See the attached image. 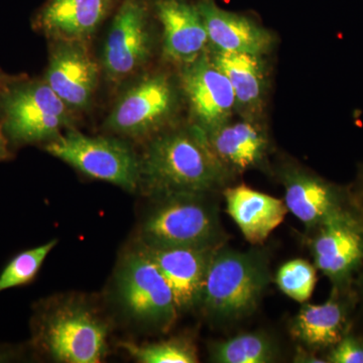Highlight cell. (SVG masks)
I'll use <instances>...</instances> for the list:
<instances>
[{
  "label": "cell",
  "instance_id": "obj_1",
  "mask_svg": "<svg viewBox=\"0 0 363 363\" xmlns=\"http://www.w3.org/2000/svg\"><path fill=\"white\" fill-rule=\"evenodd\" d=\"M229 175L206 133L191 123L152 136L140 156V188L156 198L207 195L221 188Z\"/></svg>",
  "mask_w": 363,
  "mask_h": 363
},
{
  "label": "cell",
  "instance_id": "obj_2",
  "mask_svg": "<svg viewBox=\"0 0 363 363\" xmlns=\"http://www.w3.org/2000/svg\"><path fill=\"white\" fill-rule=\"evenodd\" d=\"M183 104L178 74L147 69L118 90L104 128L113 135L147 142L176 125Z\"/></svg>",
  "mask_w": 363,
  "mask_h": 363
},
{
  "label": "cell",
  "instance_id": "obj_3",
  "mask_svg": "<svg viewBox=\"0 0 363 363\" xmlns=\"http://www.w3.org/2000/svg\"><path fill=\"white\" fill-rule=\"evenodd\" d=\"M75 116L44 78L21 74L0 88V123L11 147L51 142L74 128Z\"/></svg>",
  "mask_w": 363,
  "mask_h": 363
},
{
  "label": "cell",
  "instance_id": "obj_4",
  "mask_svg": "<svg viewBox=\"0 0 363 363\" xmlns=\"http://www.w3.org/2000/svg\"><path fill=\"white\" fill-rule=\"evenodd\" d=\"M259 252L218 247L208 266L200 307L216 321L252 314L269 283L267 262Z\"/></svg>",
  "mask_w": 363,
  "mask_h": 363
},
{
  "label": "cell",
  "instance_id": "obj_5",
  "mask_svg": "<svg viewBox=\"0 0 363 363\" xmlns=\"http://www.w3.org/2000/svg\"><path fill=\"white\" fill-rule=\"evenodd\" d=\"M159 21L155 0H121L112 13L99 61L114 89L147 70L156 54Z\"/></svg>",
  "mask_w": 363,
  "mask_h": 363
},
{
  "label": "cell",
  "instance_id": "obj_6",
  "mask_svg": "<svg viewBox=\"0 0 363 363\" xmlns=\"http://www.w3.org/2000/svg\"><path fill=\"white\" fill-rule=\"evenodd\" d=\"M35 329V345L58 362L97 363L108 352V326L85 303L69 301L47 310Z\"/></svg>",
  "mask_w": 363,
  "mask_h": 363
},
{
  "label": "cell",
  "instance_id": "obj_7",
  "mask_svg": "<svg viewBox=\"0 0 363 363\" xmlns=\"http://www.w3.org/2000/svg\"><path fill=\"white\" fill-rule=\"evenodd\" d=\"M206 195L177 194L160 203L143 221L140 243L150 247H219L218 214Z\"/></svg>",
  "mask_w": 363,
  "mask_h": 363
},
{
  "label": "cell",
  "instance_id": "obj_8",
  "mask_svg": "<svg viewBox=\"0 0 363 363\" xmlns=\"http://www.w3.org/2000/svg\"><path fill=\"white\" fill-rule=\"evenodd\" d=\"M44 149L91 178L130 192L140 188V156L123 140L88 136L71 128L45 143Z\"/></svg>",
  "mask_w": 363,
  "mask_h": 363
},
{
  "label": "cell",
  "instance_id": "obj_9",
  "mask_svg": "<svg viewBox=\"0 0 363 363\" xmlns=\"http://www.w3.org/2000/svg\"><path fill=\"white\" fill-rule=\"evenodd\" d=\"M121 304L135 321L168 331L178 317L173 293L152 259L136 247L124 255L116 276Z\"/></svg>",
  "mask_w": 363,
  "mask_h": 363
},
{
  "label": "cell",
  "instance_id": "obj_10",
  "mask_svg": "<svg viewBox=\"0 0 363 363\" xmlns=\"http://www.w3.org/2000/svg\"><path fill=\"white\" fill-rule=\"evenodd\" d=\"M312 234L310 248L316 269L330 279L332 288L352 291L363 266V229L350 203Z\"/></svg>",
  "mask_w": 363,
  "mask_h": 363
},
{
  "label": "cell",
  "instance_id": "obj_11",
  "mask_svg": "<svg viewBox=\"0 0 363 363\" xmlns=\"http://www.w3.org/2000/svg\"><path fill=\"white\" fill-rule=\"evenodd\" d=\"M91 43L51 40L44 78L74 113L87 111L102 77L101 64Z\"/></svg>",
  "mask_w": 363,
  "mask_h": 363
},
{
  "label": "cell",
  "instance_id": "obj_12",
  "mask_svg": "<svg viewBox=\"0 0 363 363\" xmlns=\"http://www.w3.org/2000/svg\"><path fill=\"white\" fill-rule=\"evenodd\" d=\"M178 69L191 123L208 135L231 121L236 111L233 86L210 58L209 51Z\"/></svg>",
  "mask_w": 363,
  "mask_h": 363
},
{
  "label": "cell",
  "instance_id": "obj_13",
  "mask_svg": "<svg viewBox=\"0 0 363 363\" xmlns=\"http://www.w3.org/2000/svg\"><path fill=\"white\" fill-rule=\"evenodd\" d=\"M289 211L313 233L350 204L348 188L325 180L304 168L288 164L279 172Z\"/></svg>",
  "mask_w": 363,
  "mask_h": 363
},
{
  "label": "cell",
  "instance_id": "obj_14",
  "mask_svg": "<svg viewBox=\"0 0 363 363\" xmlns=\"http://www.w3.org/2000/svg\"><path fill=\"white\" fill-rule=\"evenodd\" d=\"M121 0H45L32 18L35 32L51 40L91 43Z\"/></svg>",
  "mask_w": 363,
  "mask_h": 363
},
{
  "label": "cell",
  "instance_id": "obj_15",
  "mask_svg": "<svg viewBox=\"0 0 363 363\" xmlns=\"http://www.w3.org/2000/svg\"><path fill=\"white\" fill-rule=\"evenodd\" d=\"M161 30L162 54L177 67L192 63L209 51L206 26L199 9L191 0H155Z\"/></svg>",
  "mask_w": 363,
  "mask_h": 363
},
{
  "label": "cell",
  "instance_id": "obj_16",
  "mask_svg": "<svg viewBox=\"0 0 363 363\" xmlns=\"http://www.w3.org/2000/svg\"><path fill=\"white\" fill-rule=\"evenodd\" d=\"M138 247L166 279L178 312L199 306L208 266L216 248L150 247L142 243Z\"/></svg>",
  "mask_w": 363,
  "mask_h": 363
},
{
  "label": "cell",
  "instance_id": "obj_17",
  "mask_svg": "<svg viewBox=\"0 0 363 363\" xmlns=\"http://www.w3.org/2000/svg\"><path fill=\"white\" fill-rule=\"evenodd\" d=\"M355 297L352 291L332 288L321 305L304 304L291 323L293 337L313 350H329L352 328Z\"/></svg>",
  "mask_w": 363,
  "mask_h": 363
},
{
  "label": "cell",
  "instance_id": "obj_18",
  "mask_svg": "<svg viewBox=\"0 0 363 363\" xmlns=\"http://www.w3.org/2000/svg\"><path fill=\"white\" fill-rule=\"evenodd\" d=\"M209 38L210 49L264 57L274 45V33L242 13L226 11L214 0L195 1Z\"/></svg>",
  "mask_w": 363,
  "mask_h": 363
},
{
  "label": "cell",
  "instance_id": "obj_19",
  "mask_svg": "<svg viewBox=\"0 0 363 363\" xmlns=\"http://www.w3.org/2000/svg\"><path fill=\"white\" fill-rule=\"evenodd\" d=\"M227 213L252 245H262L284 221L289 210L285 201L247 185L224 190Z\"/></svg>",
  "mask_w": 363,
  "mask_h": 363
},
{
  "label": "cell",
  "instance_id": "obj_20",
  "mask_svg": "<svg viewBox=\"0 0 363 363\" xmlns=\"http://www.w3.org/2000/svg\"><path fill=\"white\" fill-rule=\"evenodd\" d=\"M210 147L229 173L257 168L266 160L269 138L259 121H228L208 133Z\"/></svg>",
  "mask_w": 363,
  "mask_h": 363
},
{
  "label": "cell",
  "instance_id": "obj_21",
  "mask_svg": "<svg viewBox=\"0 0 363 363\" xmlns=\"http://www.w3.org/2000/svg\"><path fill=\"white\" fill-rule=\"evenodd\" d=\"M210 58L228 79L242 118L259 121L267 92L264 57L209 49Z\"/></svg>",
  "mask_w": 363,
  "mask_h": 363
},
{
  "label": "cell",
  "instance_id": "obj_22",
  "mask_svg": "<svg viewBox=\"0 0 363 363\" xmlns=\"http://www.w3.org/2000/svg\"><path fill=\"white\" fill-rule=\"evenodd\" d=\"M278 350L271 338L262 333H242L214 344L211 359L218 363H269Z\"/></svg>",
  "mask_w": 363,
  "mask_h": 363
},
{
  "label": "cell",
  "instance_id": "obj_23",
  "mask_svg": "<svg viewBox=\"0 0 363 363\" xmlns=\"http://www.w3.org/2000/svg\"><path fill=\"white\" fill-rule=\"evenodd\" d=\"M123 348L133 359L142 363H196L198 353L192 341L186 338H173L159 343L138 345L133 342H121Z\"/></svg>",
  "mask_w": 363,
  "mask_h": 363
},
{
  "label": "cell",
  "instance_id": "obj_24",
  "mask_svg": "<svg viewBox=\"0 0 363 363\" xmlns=\"http://www.w3.org/2000/svg\"><path fill=\"white\" fill-rule=\"evenodd\" d=\"M57 242L58 241L51 240L14 257L0 274V293L32 281L44 264L45 257L56 247Z\"/></svg>",
  "mask_w": 363,
  "mask_h": 363
},
{
  "label": "cell",
  "instance_id": "obj_25",
  "mask_svg": "<svg viewBox=\"0 0 363 363\" xmlns=\"http://www.w3.org/2000/svg\"><path fill=\"white\" fill-rule=\"evenodd\" d=\"M316 267L307 260H289L277 272V285L281 292L296 302L306 303L311 298L316 286Z\"/></svg>",
  "mask_w": 363,
  "mask_h": 363
},
{
  "label": "cell",
  "instance_id": "obj_26",
  "mask_svg": "<svg viewBox=\"0 0 363 363\" xmlns=\"http://www.w3.org/2000/svg\"><path fill=\"white\" fill-rule=\"evenodd\" d=\"M350 206L357 214L363 229V166L359 169L357 180L348 188ZM355 297V310L352 319V330L363 337V266L353 283Z\"/></svg>",
  "mask_w": 363,
  "mask_h": 363
},
{
  "label": "cell",
  "instance_id": "obj_27",
  "mask_svg": "<svg viewBox=\"0 0 363 363\" xmlns=\"http://www.w3.org/2000/svg\"><path fill=\"white\" fill-rule=\"evenodd\" d=\"M326 362L363 363V337L351 329L327 351Z\"/></svg>",
  "mask_w": 363,
  "mask_h": 363
},
{
  "label": "cell",
  "instance_id": "obj_28",
  "mask_svg": "<svg viewBox=\"0 0 363 363\" xmlns=\"http://www.w3.org/2000/svg\"><path fill=\"white\" fill-rule=\"evenodd\" d=\"M11 157H13V152H11V145L4 135L1 123H0V162L7 161Z\"/></svg>",
  "mask_w": 363,
  "mask_h": 363
},
{
  "label": "cell",
  "instance_id": "obj_29",
  "mask_svg": "<svg viewBox=\"0 0 363 363\" xmlns=\"http://www.w3.org/2000/svg\"><path fill=\"white\" fill-rule=\"evenodd\" d=\"M296 362H308V363H322L326 362V359L316 357L312 351L307 352L306 350H298L297 355L295 357Z\"/></svg>",
  "mask_w": 363,
  "mask_h": 363
},
{
  "label": "cell",
  "instance_id": "obj_30",
  "mask_svg": "<svg viewBox=\"0 0 363 363\" xmlns=\"http://www.w3.org/2000/svg\"><path fill=\"white\" fill-rule=\"evenodd\" d=\"M14 77H16V75H9V74L4 73V72L0 69V88L4 87L7 83L11 82Z\"/></svg>",
  "mask_w": 363,
  "mask_h": 363
},
{
  "label": "cell",
  "instance_id": "obj_31",
  "mask_svg": "<svg viewBox=\"0 0 363 363\" xmlns=\"http://www.w3.org/2000/svg\"><path fill=\"white\" fill-rule=\"evenodd\" d=\"M194 1H200V0H194Z\"/></svg>",
  "mask_w": 363,
  "mask_h": 363
}]
</instances>
